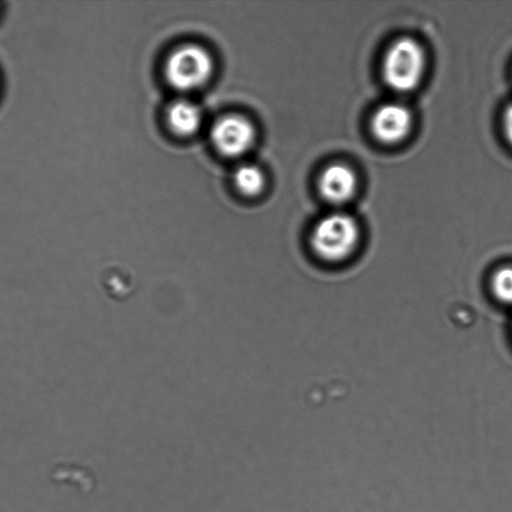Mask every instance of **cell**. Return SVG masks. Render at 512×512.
<instances>
[{
	"instance_id": "obj_1",
	"label": "cell",
	"mask_w": 512,
	"mask_h": 512,
	"mask_svg": "<svg viewBox=\"0 0 512 512\" xmlns=\"http://www.w3.org/2000/svg\"><path fill=\"white\" fill-rule=\"evenodd\" d=\"M359 237V227L350 215L332 213L314 226L310 235V246L321 260L336 263L353 254Z\"/></svg>"
},
{
	"instance_id": "obj_2",
	"label": "cell",
	"mask_w": 512,
	"mask_h": 512,
	"mask_svg": "<svg viewBox=\"0 0 512 512\" xmlns=\"http://www.w3.org/2000/svg\"><path fill=\"white\" fill-rule=\"evenodd\" d=\"M424 67L422 47L414 39L403 37L389 47L383 63V75L392 89L406 92L418 85Z\"/></svg>"
},
{
	"instance_id": "obj_3",
	"label": "cell",
	"mask_w": 512,
	"mask_h": 512,
	"mask_svg": "<svg viewBox=\"0 0 512 512\" xmlns=\"http://www.w3.org/2000/svg\"><path fill=\"white\" fill-rule=\"evenodd\" d=\"M212 69V58L203 47L185 44L168 57L165 75L176 89L191 90L203 85L209 79Z\"/></svg>"
},
{
	"instance_id": "obj_4",
	"label": "cell",
	"mask_w": 512,
	"mask_h": 512,
	"mask_svg": "<svg viewBox=\"0 0 512 512\" xmlns=\"http://www.w3.org/2000/svg\"><path fill=\"white\" fill-rule=\"evenodd\" d=\"M211 139L221 153L237 156L251 146L254 129L246 118L239 115H227L214 123L211 129Z\"/></svg>"
},
{
	"instance_id": "obj_5",
	"label": "cell",
	"mask_w": 512,
	"mask_h": 512,
	"mask_svg": "<svg viewBox=\"0 0 512 512\" xmlns=\"http://www.w3.org/2000/svg\"><path fill=\"white\" fill-rule=\"evenodd\" d=\"M412 125L409 109L401 103H387L377 109L372 119V131L381 142L393 144L404 139Z\"/></svg>"
},
{
	"instance_id": "obj_6",
	"label": "cell",
	"mask_w": 512,
	"mask_h": 512,
	"mask_svg": "<svg viewBox=\"0 0 512 512\" xmlns=\"http://www.w3.org/2000/svg\"><path fill=\"white\" fill-rule=\"evenodd\" d=\"M319 188L323 197L329 202L336 204L346 202L355 192L356 175L345 164H332L321 174Z\"/></svg>"
},
{
	"instance_id": "obj_7",
	"label": "cell",
	"mask_w": 512,
	"mask_h": 512,
	"mask_svg": "<svg viewBox=\"0 0 512 512\" xmlns=\"http://www.w3.org/2000/svg\"><path fill=\"white\" fill-rule=\"evenodd\" d=\"M167 119L175 133L183 136L191 135L201 124V111L195 103L180 99L170 104Z\"/></svg>"
},
{
	"instance_id": "obj_8",
	"label": "cell",
	"mask_w": 512,
	"mask_h": 512,
	"mask_svg": "<svg viewBox=\"0 0 512 512\" xmlns=\"http://www.w3.org/2000/svg\"><path fill=\"white\" fill-rule=\"evenodd\" d=\"M234 182L241 193L253 196L263 189L265 178L263 172L257 166L243 164L235 170Z\"/></svg>"
},
{
	"instance_id": "obj_9",
	"label": "cell",
	"mask_w": 512,
	"mask_h": 512,
	"mask_svg": "<svg viewBox=\"0 0 512 512\" xmlns=\"http://www.w3.org/2000/svg\"><path fill=\"white\" fill-rule=\"evenodd\" d=\"M491 288L499 301L512 304V266H503L495 271Z\"/></svg>"
},
{
	"instance_id": "obj_10",
	"label": "cell",
	"mask_w": 512,
	"mask_h": 512,
	"mask_svg": "<svg viewBox=\"0 0 512 512\" xmlns=\"http://www.w3.org/2000/svg\"><path fill=\"white\" fill-rule=\"evenodd\" d=\"M503 124L505 134L510 143L512 144V104L506 109L504 113Z\"/></svg>"
}]
</instances>
